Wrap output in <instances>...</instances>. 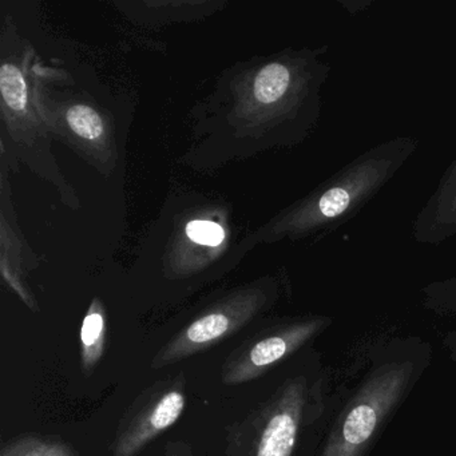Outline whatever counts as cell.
<instances>
[{"label":"cell","mask_w":456,"mask_h":456,"mask_svg":"<svg viewBox=\"0 0 456 456\" xmlns=\"http://www.w3.org/2000/svg\"><path fill=\"white\" fill-rule=\"evenodd\" d=\"M327 324V319L303 320L248 338L224 362L221 380L225 386L256 380L298 351Z\"/></svg>","instance_id":"5"},{"label":"cell","mask_w":456,"mask_h":456,"mask_svg":"<svg viewBox=\"0 0 456 456\" xmlns=\"http://www.w3.org/2000/svg\"><path fill=\"white\" fill-rule=\"evenodd\" d=\"M0 456H77L73 448L54 437L25 435L4 445Z\"/></svg>","instance_id":"9"},{"label":"cell","mask_w":456,"mask_h":456,"mask_svg":"<svg viewBox=\"0 0 456 456\" xmlns=\"http://www.w3.org/2000/svg\"><path fill=\"white\" fill-rule=\"evenodd\" d=\"M0 92L12 110H26L28 101V85L22 71L17 66L4 63L0 68Z\"/></svg>","instance_id":"10"},{"label":"cell","mask_w":456,"mask_h":456,"mask_svg":"<svg viewBox=\"0 0 456 456\" xmlns=\"http://www.w3.org/2000/svg\"><path fill=\"white\" fill-rule=\"evenodd\" d=\"M257 309V297L253 296L209 309L170 338L169 343L157 352L151 367L161 370L215 348L221 341L236 335L255 316Z\"/></svg>","instance_id":"6"},{"label":"cell","mask_w":456,"mask_h":456,"mask_svg":"<svg viewBox=\"0 0 456 456\" xmlns=\"http://www.w3.org/2000/svg\"><path fill=\"white\" fill-rule=\"evenodd\" d=\"M185 407V373L157 381L138 396L122 418L113 443V456H137L180 420Z\"/></svg>","instance_id":"4"},{"label":"cell","mask_w":456,"mask_h":456,"mask_svg":"<svg viewBox=\"0 0 456 456\" xmlns=\"http://www.w3.org/2000/svg\"><path fill=\"white\" fill-rule=\"evenodd\" d=\"M308 402L304 376L290 379L229 437L226 456H293Z\"/></svg>","instance_id":"3"},{"label":"cell","mask_w":456,"mask_h":456,"mask_svg":"<svg viewBox=\"0 0 456 456\" xmlns=\"http://www.w3.org/2000/svg\"><path fill=\"white\" fill-rule=\"evenodd\" d=\"M456 236V157L443 173L431 197L419 210L411 237L427 247H439Z\"/></svg>","instance_id":"7"},{"label":"cell","mask_w":456,"mask_h":456,"mask_svg":"<svg viewBox=\"0 0 456 456\" xmlns=\"http://www.w3.org/2000/svg\"><path fill=\"white\" fill-rule=\"evenodd\" d=\"M165 456H191V452L189 447L183 445V443H178L175 445H172V443H170Z\"/></svg>","instance_id":"13"},{"label":"cell","mask_w":456,"mask_h":456,"mask_svg":"<svg viewBox=\"0 0 456 456\" xmlns=\"http://www.w3.org/2000/svg\"><path fill=\"white\" fill-rule=\"evenodd\" d=\"M69 126L81 138L89 141H97L102 137L103 126L102 118L94 109L89 106L77 105L69 109L66 114Z\"/></svg>","instance_id":"11"},{"label":"cell","mask_w":456,"mask_h":456,"mask_svg":"<svg viewBox=\"0 0 456 456\" xmlns=\"http://www.w3.org/2000/svg\"><path fill=\"white\" fill-rule=\"evenodd\" d=\"M413 368L412 362H388L379 368L341 411L322 456H362L404 396Z\"/></svg>","instance_id":"2"},{"label":"cell","mask_w":456,"mask_h":456,"mask_svg":"<svg viewBox=\"0 0 456 456\" xmlns=\"http://www.w3.org/2000/svg\"><path fill=\"white\" fill-rule=\"evenodd\" d=\"M81 368L85 376H90L105 354L108 338L106 314L97 300L92 304L81 327Z\"/></svg>","instance_id":"8"},{"label":"cell","mask_w":456,"mask_h":456,"mask_svg":"<svg viewBox=\"0 0 456 456\" xmlns=\"http://www.w3.org/2000/svg\"><path fill=\"white\" fill-rule=\"evenodd\" d=\"M419 148L418 138L395 137L367 149L336 170L297 213L308 232L335 231L367 207Z\"/></svg>","instance_id":"1"},{"label":"cell","mask_w":456,"mask_h":456,"mask_svg":"<svg viewBox=\"0 0 456 456\" xmlns=\"http://www.w3.org/2000/svg\"><path fill=\"white\" fill-rule=\"evenodd\" d=\"M186 234L191 241L208 247H217L225 237L223 228L210 221H193L186 226Z\"/></svg>","instance_id":"12"}]
</instances>
